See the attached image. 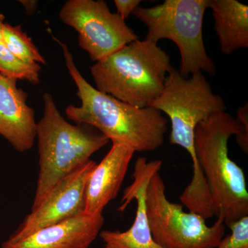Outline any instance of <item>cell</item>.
<instances>
[{
    "label": "cell",
    "mask_w": 248,
    "mask_h": 248,
    "mask_svg": "<svg viewBox=\"0 0 248 248\" xmlns=\"http://www.w3.org/2000/svg\"><path fill=\"white\" fill-rule=\"evenodd\" d=\"M61 46L70 76L78 88L80 107L70 105L65 113L78 125H89L112 143L128 146L135 152L156 151L162 146L168 120L155 108H139L98 91L81 76L68 46Z\"/></svg>",
    "instance_id": "obj_1"
},
{
    "label": "cell",
    "mask_w": 248,
    "mask_h": 248,
    "mask_svg": "<svg viewBox=\"0 0 248 248\" xmlns=\"http://www.w3.org/2000/svg\"><path fill=\"white\" fill-rule=\"evenodd\" d=\"M43 101V117L37 124L39 173L31 210L42 203L54 186L109 142L99 132L68 123L50 93L44 94Z\"/></svg>",
    "instance_id": "obj_5"
},
{
    "label": "cell",
    "mask_w": 248,
    "mask_h": 248,
    "mask_svg": "<svg viewBox=\"0 0 248 248\" xmlns=\"http://www.w3.org/2000/svg\"><path fill=\"white\" fill-rule=\"evenodd\" d=\"M117 10V14L124 20L133 14L135 10L141 4L140 0H115L114 1Z\"/></svg>",
    "instance_id": "obj_18"
},
{
    "label": "cell",
    "mask_w": 248,
    "mask_h": 248,
    "mask_svg": "<svg viewBox=\"0 0 248 248\" xmlns=\"http://www.w3.org/2000/svg\"><path fill=\"white\" fill-rule=\"evenodd\" d=\"M3 43L8 50L17 58L31 63L46 64L45 58L34 45L31 37L22 30L20 25L11 26L4 23Z\"/></svg>",
    "instance_id": "obj_15"
},
{
    "label": "cell",
    "mask_w": 248,
    "mask_h": 248,
    "mask_svg": "<svg viewBox=\"0 0 248 248\" xmlns=\"http://www.w3.org/2000/svg\"><path fill=\"white\" fill-rule=\"evenodd\" d=\"M102 215L83 213L46 227L18 240L8 239L0 248H89L104 226Z\"/></svg>",
    "instance_id": "obj_11"
},
{
    "label": "cell",
    "mask_w": 248,
    "mask_h": 248,
    "mask_svg": "<svg viewBox=\"0 0 248 248\" xmlns=\"http://www.w3.org/2000/svg\"><path fill=\"white\" fill-rule=\"evenodd\" d=\"M162 166L160 160L148 162L146 158L137 159L133 182L124 191L119 211L123 213L129 204L137 201L136 216L128 231H101L99 236L104 243L102 248H163L155 242L147 216L146 190L150 178Z\"/></svg>",
    "instance_id": "obj_10"
},
{
    "label": "cell",
    "mask_w": 248,
    "mask_h": 248,
    "mask_svg": "<svg viewBox=\"0 0 248 248\" xmlns=\"http://www.w3.org/2000/svg\"><path fill=\"white\" fill-rule=\"evenodd\" d=\"M27 97L17 80L0 75V135L19 153L31 149L37 138L35 111Z\"/></svg>",
    "instance_id": "obj_12"
},
{
    "label": "cell",
    "mask_w": 248,
    "mask_h": 248,
    "mask_svg": "<svg viewBox=\"0 0 248 248\" xmlns=\"http://www.w3.org/2000/svg\"><path fill=\"white\" fill-rule=\"evenodd\" d=\"M96 164L95 161L89 160L54 186L45 200L31 210L9 239H22L42 228L84 213L86 184Z\"/></svg>",
    "instance_id": "obj_9"
},
{
    "label": "cell",
    "mask_w": 248,
    "mask_h": 248,
    "mask_svg": "<svg viewBox=\"0 0 248 248\" xmlns=\"http://www.w3.org/2000/svg\"><path fill=\"white\" fill-rule=\"evenodd\" d=\"M248 134L241 122L226 111L201 122L194 133L196 157L208 184L215 217L221 215L226 226L248 216L246 177L228 153L231 136Z\"/></svg>",
    "instance_id": "obj_3"
},
{
    "label": "cell",
    "mask_w": 248,
    "mask_h": 248,
    "mask_svg": "<svg viewBox=\"0 0 248 248\" xmlns=\"http://www.w3.org/2000/svg\"><path fill=\"white\" fill-rule=\"evenodd\" d=\"M228 227L231 234L224 236L216 248H248V216Z\"/></svg>",
    "instance_id": "obj_17"
},
{
    "label": "cell",
    "mask_w": 248,
    "mask_h": 248,
    "mask_svg": "<svg viewBox=\"0 0 248 248\" xmlns=\"http://www.w3.org/2000/svg\"><path fill=\"white\" fill-rule=\"evenodd\" d=\"M4 15L0 14V45L3 43V28L4 25Z\"/></svg>",
    "instance_id": "obj_20"
},
{
    "label": "cell",
    "mask_w": 248,
    "mask_h": 248,
    "mask_svg": "<svg viewBox=\"0 0 248 248\" xmlns=\"http://www.w3.org/2000/svg\"><path fill=\"white\" fill-rule=\"evenodd\" d=\"M60 19L78 32V44L93 61L99 62L125 45L138 35L103 0H69L60 11Z\"/></svg>",
    "instance_id": "obj_8"
},
{
    "label": "cell",
    "mask_w": 248,
    "mask_h": 248,
    "mask_svg": "<svg viewBox=\"0 0 248 248\" xmlns=\"http://www.w3.org/2000/svg\"><path fill=\"white\" fill-rule=\"evenodd\" d=\"M151 107L169 117L170 143L182 147L192 159L193 176L179 197L181 202L190 208L208 206L211 196L196 157L194 133L201 122L217 112L226 111L224 100L213 93L202 72L186 78L172 67L162 92Z\"/></svg>",
    "instance_id": "obj_2"
},
{
    "label": "cell",
    "mask_w": 248,
    "mask_h": 248,
    "mask_svg": "<svg viewBox=\"0 0 248 248\" xmlns=\"http://www.w3.org/2000/svg\"><path fill=\"white\" fill-rule=\"evenodd\" d=\"M146 206L148 223L156 244L163 248H216L226 232L223 217H217L213 226L200 215L186 213L183 205L171 202L159 171L147 185Z\"/></svg>",
    "instance_id": "obj_7"
},
{
    "label": "cell",
    "mask_w": 248,
    "mask_h": 248,
    "mask_svg": "<svg viewBox=\"0 0 248 248\" xmlns=\"http://www.w3.org/2000/svg\"><path fill=\"white\" fill-rule=\"evenodd\" d=\"M41 66L13 55L4 43L0 45V75L16 80H26L37 85L40 82Z\"/></svg>",
    "instance_id": "obj_16"
},
{
    "label": "cell",
    "mask_w": 248,
    "mask_h": 248,
    "mask_svg": "<svg viewBox=\"0 0 248 248\" xmlns=\"http://www.w3.org/2000/svg\"><path fill=\"white\" fill-rule=\"evenodd\" d=\"M172 68L157 44L135 40L91 66L96 89L139 108L151 107Z\"/></svg>",
    "instance_id": "obj_4"
},
{
    "label": "cell",
    "mask_w": 248,
    "mask_h": 248,
    "mask_svg": "<svg viewBox=\"0 0 248 248\" xmlns=\"http://www.w3.org/2000/svg\"><path fill=\"white\" fill-rule=\"evenodd\" d=\"M222 53L248 47V7L236 0H209Z\"/></svg>",
    "instance_id": "obj_14"
},
{
    "label": "cell",
    "mask_w": 248,
    "mask_h": 248,
    "mask_svg": "<svg viewBox=\"0 0 248 248\" xmlns=\"http://www.w3.org/2000/svg\"><path fill=\"white\" fill-rule=\"evenodd\" d=\"M209 0H166L153 7L139 6L133 12L148 29L145 40L172 41L181 55L179 73L187 78L197 72L215 74L203 37V17Z\"/></svg>",
    "instance_id": "obj_6"
},
{
    "label": "cell",
    "mask_w": 248,
    "mask_h": 248,
    "mask_svg": "<svg viewBox=\"0 0 248 248\" xmlns=\"http://www.w3.org/2000/svg\"><path fill=\"white\" fill-rule=\"evenodd\" d=\"M135 151L125 145L112 143L110 151L90 175L85 191L84 213L102 215L116 198L128 171Z\"/></svg>",
    "instance_id": "obj_13"
},
{
    "label": "cell",
    "mask_w": 248,
    "mask_h": 248,
    "mask_svg": "<svg viewBox=\"0 0 248 248\" xmlns=\"http://www.w3.org/2000/svg\"><path fill=\"white\" fill-rule=\"evenodd\" d=\"M19 3L22 5L26 12L29 16H32L37 9V1L36 0H19Z\"/></svg>",
    "instance_id": "obj_19"
}]
</instances>
